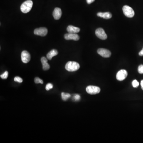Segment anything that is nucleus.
<instances>
[{"label": "nucleus", "mask_w": 143, "mask_h": 143, "mask_svg": "<svg viewBox=\"0 0 143 143\" xmlns=\"http://www.w3.org/2000/svg\"><path fill=\"white\" fill-rule=\"evenodd\" d=\"M65 69L69 72H74L79 70L80 66L77 62L69 61L66 64Z\"/></svg>", "instance_id": "obj_1"}, {"label": "nucleus", "mask_w": 143, "mask_h": 143, "mask_svg": "<svg viewBox=\"0 0 143 143\" xmlns=\"http://www.w3.org/2000/svg\"><path fill=\"white\" fill-rule=\"evenodd\" d=\"M33 6V2L31 0L26 1L21 5L20 9L21 12L24 13L29 12L32 9Z\"/></svg>", "instance_id": "obj_2"}, {"label": "nucleus", "mask_w": 143, "mask_h": 143, "mask_svg": "<svg viewBox=\"0 0 143 143\" xmlns=\"http://www.w3.org/2000/svg\"><path fill=\"white\" fill-rule=\"evenodd\" d=\"M124 14L128 18H132L135 14L134 11L131 7L127 5L124 6L123 8Z\"/></svg>", "instance_id": "obj_3"}, {"label": "nucleus", "mask_w": 143, "mask_h": 143, "mask_svg": "<svg viewBox=\"0 0 143 143\" xmlns=\"http://www.w3.org/2000/svg\"><path fill=\"white\" fill-rule=\"evenodd\" d=\"M100 90L99 87L96 86H89L86 88V91L87 92L91 95L99 94L100 92Z\"/></svg>", "instance_id": "obj_4"}, {"label": "nucleus", "mask_w": 143, "mask_h": 143, "mask_svg": "<svg viewBox=\"0 0 143 143\" xmlns=\"http://www.w3.org/2000/svg\"><path fill=\"white\" fill-rule=\"evenodd\" d=\"M95 34L97 37L101 40H105L107 39V36L105 32L103 29L102 28H98L96 29Z\"/></svg>", "instance_id": "obj_5"}, {"label": "nucleus", "mask_w": 143, "mask_h": 143, "mask_svg": "<svg viewBox=\"0 0 143 143\" xmlns=\"http://www.w3.org/2000/svg\"><path fill=\"white\" fill-rule=\"evenodd\" d=\"M127 75V72L126 70H121L118 72L116 75V78L117 80L121 81L126 79Z\"/></svg>", "instance_id": "obj_6"}, {"label": "nucleus", "mask_w": 143, "mask_h": 143, "mask_svg": "<svg viewBox=\"0 0 143 143\" xmlns=\"http://www.w3.org/2000/svg\"><path fill=\"white\" fill-rule=\"evenodd\" d=\"M34 34L35 35L44 37L48 34V29L45 27H40L35 29Z\"/></svg>", "instance_id": "obj_7"}, {"label": "nucleus", "mask_w": 143, "mask_h": 143, "mask_svg": "<svg viewBox=\"0 0 143 143\" xmlns=\"http://www.w3.org/2000/svg\"><path fill=\"white\" fill-rule=\"evenodd\" d=\"M97 53L100 56L104 58L109 57L111 54L110 51L103 48H99L97 50Z\"/></svg>", "instance_id": "obj_8"}, {"label": "nucleus", "mask_w": 143, "mask_h": 143, "mask_svg": "<svg viewBox=\"0 0 143 143\" xmlns=\"http://www.w3.org/2000/svg\"><path fill=\"white\" fill-rule=\"evenodd\" d=\"M21 60L23 63H28L30 61V54L27 51H23L21 53Z\"/></svg>", "instance_id": "obj_9"}, {"label": "nucleus", "mask_w": 143, "mask_h": 143, "mask_svg": "<svg viewBox=\"0 0 143 143\" xmlns=\"http://www.w3.org/2000/svg\"><path fill=\"white\" fill-rule=\"evenodd\" d=\"M64 38L66 40H73L75 41H78L79 40L80 37L78 34L74 33H68L64 35Z\"/></svg>", "instance_id": "obj_10"}, {"label": "nucleus", "mask_w": 143, "mask_h": 143, "mask_svg": "<svg viewBox=\"0 0 143 143\" xmlns=\"http://www.w3.org/2000/svg\"><path fill=\"white\" fill-rule=\"evenodd\" d=\"M53 17L55 20H59L61 18L62 15V12L61 9L60 8H55L53 11Z\"/></svg>", "instance_id": "obj_11"}, {"label": "nucleus", "mask_w": 143, "mask_h": 143, "mask_svg": "<svg viewBox=\"0 0 143 143\" xmlns=\"http://www.w3.org/2000/svg\"><path fill=\"white\" fill-rule=\"evenodd\" d=\"M97 16L99 17L105 19H109L111 18L112 15L109 12H105V13H97Z\"/></svg>", "instance_id": "obj_12"}, {"label": "nucleus", "mask_w": 143, "mask_h": 143, "mask_svg": "<svg viewBox=\"0 0 143 143\" xmlns=\"http://www.w3.org/2000/svg\"><path fill=\"white\" fill-rule=\"evenodd\" d=\"M41 62L43 65V68L44 70H47L49 69V64L48 63V59L45 57H43L41 59Z\"/></svg>", "instance_id": "obj_13"}, {"label": "nucleus", "mask_w": 143, "mask_h": 143, "mask_svg": "<svg viewBox=\"0 0 143 143\" xmlns=\"http://www.w3.org/2000/svg\"><path fill=\"white\" fill-rule=\"evenodd\" d=\"M67 31L68 33L77 34L80 32V29L78 27L70 25L68 26L67 28Z\"/></svg>", "instance_id": "obj_14"}, {"label": "nucleus", "mask_w": 143, "mask_h": 143, "mask_svg": "<svg viewBox=\"0 0 143 143\" xmlns=\"http://www.w3.org/2000/svg\"><path fill=\"white\" fill-rule=\"evenodd\" d=\"M58 54V52L56 50L53 49L47 54V57L48 60H50L53 57L57 55Z\"/></svg>", "instance_id": "obj_15"}, {"label": "nucleus", "mask_w": 143, "mask_h": 143, "mask_svg": "<svg viewBox=\"0 0 143 143\" xmlns=\"http://www.w3.org/2000/svg\"><path fill=\"white\" fill-rule=\"evenodd\" d=\"M62 98L63 100H67L69 98H70L71 97V95L70 94L68 93H62Z\"/></svg>", "instance_id": "obj_16"}, {"label": "nucleus", "mask_w": 143, "mask_h": 143, "mask_svg": "<svg viewBox=\"0 0 143 143\" xmlns=\"http://www.w3.org/2000/svg\"><path fill=\"white\" fill-rule=\"evenodd\" d=\"M8 76V71H5L3 74L0 75V77L2 79H6L7 78Z\"/></svg>", "instance_id": "obj_17"}, {"label": "nucleus", "mask_w": 143, "mask_h": 143, "mask_svg": "<svg viewBox=\"0 0 143 143\" xmlns=\"http://www.w3.org/2000/svg\"><path fill=\"white\" fill-rule=\"evenodd\" d=\"M132 86L134 88H137L138 87L139 83L137 80H133V82H132Z\"/></svg>", "instance_id": "obj_18"}, {"label": "nucleus", "mask_w": 143, "mask_h": 143, "mask_svg": "<svg viewBox=\"0 0 143 143\" xmlns=\"http://www.w3.org/2000/svg\"><path fill=\"white\" fill-rule=\"evenodd\" d=\"M14 80L15 81L18 82V83H22L23 82L22 79L20 77L18 76L14 78Z\"/></svg>", "instance_id": "obj_19"}, {"label": "nucleus", "mask_w": 143, "mask_h": 143, "mask_svg": "<svg viewBox=\"0 0 143 143\" xmlns=\"http://www.w3.org/2000/svg\"><path fill=\"white\" fill-rule=\"evenodd\" d=\"M35 82L36 83H40L41 84H43V80H42L41 79H40V78H36L35 79Z\"/></svg>", "instance_id": "obj_20"}, {"label": "nucleus", "mask_w": 143, "mask_h": 143, "mask_svg": "<svg viewBox=\"0 0 143 143\" xmlns=\"http://www.w3.org/2000/svg\"><path fill=\"white\" fill-rule=\"evenodd\" d=\"M53 87V85L51 84V83H48L47 84L46 87H45V89L47 91H48V90H50L51 89H52Z\"/></svg>", "instance_id": "obj_21"}, {"label": "nucleus", "mask_w": 143, "mask_h": 143, "mask_svg": "<svg viewBox=\"0 0 143 143\" xmlns=\"http://www.w3.org/2000/svg\"><path fill=\"white\" fill-rule=\"evenodd\" d=\"M138 72L139 73L141 74H143V65H140L138 68Z\"/></svg>", "instance_id": "obj_22"}, {"label": "nucleus", "mask_w": 143, "mask_h": 143, "mask_svg": "<svg viewBox=\"0 0 143 143\" xmlns=\"http://www.w3.org/2000/svg\"><path fill=\"white\" fill-rule=\"evenodd\" d=\"M73 98L75 101H79L80 99V96L78 94H75Z\"/></svg>", "instance_id": "obj_23"}, {"label": "nucleus", "mask_w": 143, "mask_h": 143, "mask_svg": "<svg viewBox=\"0 0 143 143\" xmlns=\"http://www.w3.org/2000/svg\"><path fill=\"white\" fill-rule=\"evenodd\" d=\"M95 0H86V1H87V3L90 4L94 2Z\"/></svg>", "instance_id": "obj_24"}, {"label": "nucleus", "mask_w": 143, "mask_h": 143, "mask_svg": "<svg viewBox=\"0 0 143 143\" xmlns=\"http://www.w3.org/2000/svg\"><path fill=\"white\" fill-rule=\"evenodd\" d=\"M139 55H140V56H143V47L142 49L139 52Z\"/></svg>", "instance_id": "obj_25"}, {"label": "nucleus", "mask_w": 143, "mask_h": 143, "mask_svg": "<svg viewBox=\"0 0 143 143\" xmlns=\"http://www.w3.org/2000/svg\"><path fill=\"white\" fill-rule=\"evenodd\" d=\"M141 86L142 87V89L143 90V80H142L141 81Z\"/></svg>", "instance_id": "obj_26"}]
</instances>
